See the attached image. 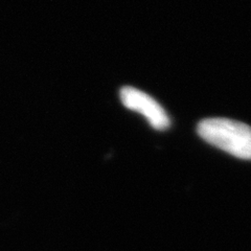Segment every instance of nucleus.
<instances>
[{"label": "nucleus", "instance_id": "1", "mask_svg": "<svg viewBox=\"0 0 251 251\" xmlns=\"http://www.w3.org/2000/svg\"><path fill=\"white\" fill-rule=\"evenodd\" d=\"M199 136L216 148L241 159H251V127L228 119L203 120L197 127Z\"/></svg>", "mask_w": 251, "mask_h": 251}, {"label": "nucleus", "instance_id": "2", "mask_svg": "<svg viewBox=\"0 0 251 251\" xmlns=\"http://www.w3.org/2000/svg\"><path fill=\"white\" fill-rule=\"evenodd\" d=\"M120 97L126 108L143 114L155 130L161 131L170 127V117L166 110L146 92L127 86L122 88Z\"/></svg>", "mask_w": 251, "mask_h": 251}]
</instances>
